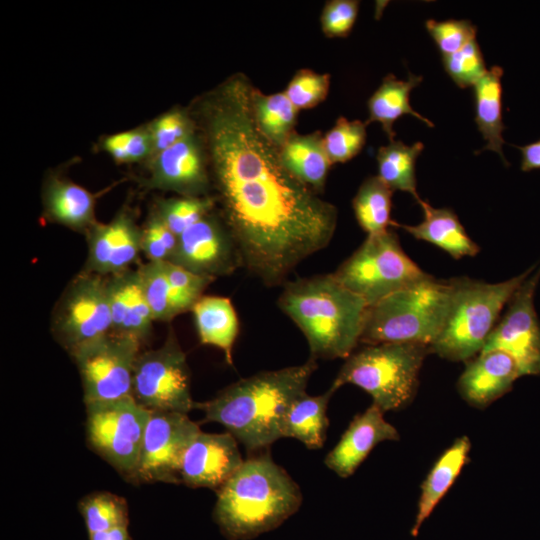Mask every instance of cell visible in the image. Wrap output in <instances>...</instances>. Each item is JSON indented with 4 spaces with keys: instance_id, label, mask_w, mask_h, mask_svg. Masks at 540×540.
<instances>
[{
    "instance_id": "obj_30",
    "label": "cell",
    "mask_w": 540,
    "mask_h": 540,
    "mask_svg": "<svg viewBox=\"0 0 540 540\" xmlns=\"http://www.w3.org/2000/svg\"><path fill=\"white\" fill-rule=\"evenodd\" d=\"M424 149V144L416 142L406 145L393 140L378 149L376 159L378 177L392 190L408 192L418 202L416 160Z\"/></svg>"
},
{
    "instance_id": "obj_44",
    "label": "cell",
    "mask_w": 540,
    "mask_h": 540,
    "mask_svg": "<svg viewBox=\"0 0 540 540\" xmlns=\"http://www.w3.org/2000/svg\"><path fill=\"white\" fill-rule=\"evenodd\" d=\"M359 2L356 0L328 1L321 13V27L328 37L347 36L356 21Z\"/></svg>"
},
{
    "instance_id": "obj_32",
    "label": "cell",
    "mask_w": 540,
    "mask_h": 540,
    "mask_svg": "<svg viewBox=\"0 0 540 540\" xmlns=\"http://www.w3.org/2000/svg\"><path fill=\"white\" fill-rule=\"evenodd\" d=\"M393 191L378 177L371 176L360 185L352 206L359 226L373 235L391 226Z\"/></svg>"
},
{
    "instance_id": "obj_1",
    "label": "cell",
    "mask_w": 540,
    "mask_h": 540,
    "mask_svg": "<svg viewBox=\"0 0 540 540\" xmlns=\"http://www.w3.org/2000/svg\"><path fill=\"white\" fill-rule=\"evenodd\" d=\"M253 89L236 73L200 101L198 116L213 197L242 267L275 287L329 245L338 212L283 165L256 123Z\"/></svg>"
},
{
    "instance_id": "obj_19",
    "label": "cell",
    "mask_w": 540,
    "mask_h": 540,
    "mask_svg": "<svg viewBox=\"0 0 540 540\" xmlns=\"http://www.w3.org/2000/svg\"><path fill=\"white\" fill-rule=\"evenodd\" d=\"M397 429L384 418V412L372 403L357 414L328 452L324 464L341 478L350 477L376 445L383 441H397Z\"/></svg>"
},
{
    "instance_id": "obj_34",
    "label": "cell",
    "mask_w": 540,
    "mask_h": 540,
    "mask_svg": "<svg viewBox=\"0 0 540 540\" xmlns=\"http://www.w3.org/2000/svg\"><path fill=\"white\" fill-rule=\"evenodd\" d=\"M215 206L216 200L213 196H179L160 200L154 211L178 237L212 212Z\"/></svg>"
},
{
    "instance_id": "obj_39",
    "label": "cell",
    "mask_w": 540,
    "mask_h": 540,
    "mask_svg": "<svg viewBox=\"0 0 540 540\" xmlns=\"http://www.w3.org/2000/svg\"><path fill=\"white\" fill-rule=\"evenodd\" d=\"M330 87V75L300 69L292 77L284 93L298 109H309L325 100Z\"/></svg>"
},
{
    "instance_id": "obj_14",
    "label": "cell",
    "mask_w": 540,
    "mask_h": 540,
    "mask_svg": "<svg viewBox=\"0 0 540 540\" xmlns=\"http://www.w3.org/2000/svg\"><path fill=\"white\" fill-rule=\"evenodd\" d=\"M201 431L188 414L151 411L140 457L132 480L180 483V466L185 450Z\"/></svg>"
},
{
    "instance_id": "obj_9",
    "label": "cell",
    "mask_w": 540,
    "mask_h": 540,
    "mask_svg": "<svg viewBox=\"0 0 540 540\" xmlns=\"http://www.w3.org/2000/svg\"><path fill=\"white\" fill-rule=\"evenodd\" d=\"M107 277L81 270L65 287L51 315V333L72 355L111 333Z\"/></svg>"
},
{
    "instance_id": "obj_18",
    "label": "cell",
    "mask_w": 540,
    "mask_h": 540,
    "mask_svg": "<svg viewBox=\"0 0 540 540\" xmlns=\"http://www.w3.org/2000/svg\"><path fill=\"white\" fill-rule=\"evenodd\" d=\"M238 441L229 432L202 430L191 441L180 466V483L192 488L217 491L241 466Z\"/></svg>"
},
{
    "instance_id": "obj_20",
    "label": "cell",
    "mask_w": 540,
    "mask_h": 540,
    "mask_svg": "<svg viewBox=\"0 0 540 540\" xmlns=\"http://www.w3.org/2000/svg\"><path fill=\"white\" fill-rule=\"evenodd\" d=\"M522 376L516 361L501 350L482 351L469 360L457 388L462 398L476 408H485L508 392Z\"/></svg>"
},
{
    "instance_id": "obj_17",
    "label": "cell",
    "mask_w": 540,
    "mask_h": 540,
    "mask_svg": "<svg viewBox=\"0 0 540 540\" xmlns=\"http://www.w3.org/2000/svg\"><path fill=\"white\" fill-rule=\"evenodd\" d=\"M142 229L128 210L108 223L96 222L86 233L87 258L83 271L109 277L128 269L141 252Z\"/></svg>"
},
{
    "instance_id": "obj_21",
    "label": "cell",
    "mask_w": 540,
    "mask_h": 540,
    "mask_svg": "<svg viewBox=\"0 0 540 540\" xmlns=\"http://www.w3.org/2000/svg\"><path fill=\"white\" fill-rule=\"evenodd\" d=\"M111 332L145 341L152 330V312L137 269L107 277Z\"/></svg>"
},
{
    "instance_id": "obj_38",
    "label": "cell",
    "mask_w": 540,
    "mask_h": 540,
    "mask_svg": "<svg viewBox=\"0 0 540 540\" xmlns=\"http://www.w3.org/2000/svg\"><path fill=\"white\" fill-rule=\"evenodd\" d=\"M442 63L446 73L460 88L474 87L487 72L476 40L453 54L442 56Z\"/></svg>"
},
{
    "instance_id": "obj_16",
    "label": "cell",
    "mask_w": 540,
    "mask_h": 540,
    "mask_svg": "<svg viewBox=\"0 0 540 540\" xmlns=\"http://www.w3.org/2000/svg\"><path fill=\"white\" fill-rule=\"evenodd\" d=\"M146 186L173 191L180 196H210L208 159L204 145L194 132L156 155Z\"/></svg>"
},
{
    "instance_id": "obj_10",
    "label": "cell",
    "mask_w": 540,
    "mask_h": 540,
    "mask_svg": "<svg viewBox=\"0 0 540 540\" xmlns=\"http://www.w3.org/2000/svg\"><path fill=\"white\" fill-rule=\"evenodd\" d=\"M132 396L151 411L188 414L194 409L186 354L172 329L159 348L138 355Z\"/></svg>"
},
{
    "instance_id": "obj_5",
    "label": "cell",
    "mask_w": 540,
    "mask_h": 540,
    "mask_svg": "<svg viewBox=\"0 0 540 540\" xmlns=\"http://www.w3.org/2000/svg\"><path fill=\"white\" fill-rule=\"evenodd\" d=\"M454 290V278L438 280L429 275L391 294L369 307L360 343L430 347L445 325Z\"/></svg>"
},
{
    "instance_id": "obj_13",
    "label": "cell",
    "mask_w": 540,
    "mask_h": 540,
    "mask_svg": "<svg viewBox=\"0 0 540 540\" xmlns=\"http://www.w3.org/2000/svg\"><path fill=\"white\" fill-rule=\"evenodd\" d=\"M539 280L537 264L509 299L482 350L506 352L516 361L522 376L540 375V321L534 306Z\"/></svg>"
},
{
    "instance_id": "obj_36",
    "label": "cell",
    "mask_w": 540,
    "mask_h": 540,
    "mask_svg": "<svg viewBox=\"0 0 540 540\" xmlns=\"http://www.w3.org/2000/svg\"><path fill=\"white\" fill-rule=\"evenodd\" d=\"M366 123L339 117L323 142L332 164L344 163L360 153L366 143Z\"/></svg>"
},
{
    "instance_id": "obj_37",
    "label": "cell",
    "mask_w": 540,
    "mask_h": 540,
    "mask_svg": "<svg viewBox=\"0 0 540 540\" xmlns=\"http://www.w3.org/2000/svg\"><path fill=\"white\" fill-rule=\"evenodd\" d=\"M175 315L191 311L214 279L194 274L171 262H164Z\"/></svg>"
},
{
    "instance_id": "obj_23",
    "label": "cell",
    "mask_w": 540,
    "mask_h": 540,
    "mask_svg": "<svg viewBox=\"0 0 540 540\" xmlns=\"http://www.w3.org/2000/svg\"><path fill=\"white\" fill-rule=\"evenodd\" d=\"M42 199L44 215L50 222L84 234L97 222L94 195L70 180L50 177Z\"/></svg>"
},
{
    "instance_id": "obj_41",
    "label": "cell",
    "mask_w": 540,
    "mask_h": 540,
    "mask_svg": "<svg viewBox=\"0 0 540 540\" xmlns=\"http://www.w3.org/2000/svg\"><path fill=\"white\" fill-rule=\"evenodd\" d=\"M141 252L150 262L170 261L178 237L153 211L141 227Z\"/></svg>"
},
{
    "instance_id": "obj_11",
    "label": "cell",
    "mask_w": 540,
    "mask_h": 540,
    "mask_svg": "<svg viewBox=\"0 0 540 540\" xmlns=\"http://www.w3.org/2000/svg\"><path fill=\"white\" fill-rule=\"evenodd\" d=\"M86 411L87 439L91 447L131 479L138 465L151 410L131 396L86 404Z\"/></svg>"
},
{
    "instance_id": "obj_40",
    "label": "cell",
    "mask_w": 540,
    "mask_h": 540,
    "mask_svg": "<svg viewBox=\"0 0 540 540\" xmlns=\"http://www.w3.org/2000/svg\"><path fill=\"white\" fill-rule=\"evenodd\" d=\"M425 26L442 56L453 54L476 40L477 28L469 20L429 19Z\"/></svg>"
},
{
    "instance_id": "obj_46",
    "label": "cell",
    "mask_w": 540,
    "mask_h": 540,
    "mask_svg": "<svg viewBox=\"0 0 540 540\" xmlns=\"http://www.w3.org/2000/svg\"><path fill=\"white\" fill-rule=\"evenodd\" d=\"M89 540H132L128 526L117 527L108 531L89 535Z\"/></svg>"
},
{
    "instance_id": "obj_4",
    "label": "cell",
    "mask_w": 540,
    "mask_h": 540,
    "mask_svg": "<svg viewBox=\"0 0 540 540\" xmlns=\"http://www.w3.org/2000/svg\"><path fill=\"white\" fill-rule=\"evenodd\" d=\"M278 307L305 336L311 358H348L360 343L368 304L331 273L287 281Z\"/></svg>"
},
{
    "instance_id": "obj_25",
    "label": "cell",
    "mask_w": 540,
    "mask_h": 540,
    "mask_svg": "<svg viewBox=\"0 0 540 540\" xmlns=\"http://www.w3.org/2000/svg\"><path fill=\"white\" fill-rule=\"evenodd\" d=\"M471 449L467 436L457 438L435 462L421 485L417 513L411 529L416 537L425 520L433 512L464 467Z\"/></svg>"
},
{
    "instance_id": "obj_6",
    "label": "cell",
    "mask_w": 540,
    "mask_h": 540,
    "mask_svg": "<svg viewBox=\"0 0 540 540\" xmlns=\"http://www.w3.org/2000/svg\"><path fill=\"white\" fill-rule=\"evenodd\" d=\"M536 266L498 283L454 278L451 309L441 333L429 347L430 353L456 362L469 361L479 354L509 299Z\"/></svg>"
},
{
    "instance_id": "obj_8",
    "label": "cell",
    "mask_w": 540,
    "mask_h": 540,
    "mask_svg": "<svg viewBox=\"0 0 540 540\" xmlns=\"http://www.w3.org/2000/svg\"><path fill=\"white\" fill-rule=\"evenodd\" d=\"M331 274L369 307L429 276L405 253L391 229L367 235Z\"/></svg>"
},
{
    "instance_id": "obj_43",
    "label": "cell",
    "mask_w": 540,
    "mask_h": 540,
    "mask_svg": "<svg viewBox=\"0 0 540 540\" xmlns=\"http://www.w3.org/2000/svg\"><path fill=\"white\" fill-rule=\"evenodd\" d=\"M103 148L120 163L137 162L153 153L149 131L130 130L108 136Z\"/></svg>"
},
{
    "instance_id": "obj_31",
    "label": "cell",
    "mask_w": 540,
    "mask_h": 540,
    "mask_svg": "<svg viewBox=\"0 0 540 540\" xmlns=\"http://www.w3.org/2000/svg\"><path fill=\"white\" fill-rule=\"evenodd\" d=\"M252 107L256 123L263 135L278 149L295 132L298 109L284 92L263 94L254 87Z\"/></svg>"
},
{
    "instance_id": "obj_28",
    "label": "cell",
    "mask_w": 540,
    "mask_h": 540,
    "mask_svg": "<svg viewBox=\"0 0 540 540\" xmlns=\"http://www.w3.org/2000/svg\"><path fill=\"white\" fill-rule=\"evenodd\" d=\"M422 80V76L411 73L407 80L397 79L393 74L384 77L380 86L368 99L369 115L366 125L371 122L380 123L389 141L395 140L393 125L404 115H411L427 126L433 127L429 119L416 112L410 105V93Z\"/></svg>"
},
{
    "instance_id": "obj_22",
    "label": "cell",
    "mask_w": 540,
    "mask_h": 540,
    "mask_svg": "<svg viewBox=\"0 0 540 540\" xmlns=\"http://www.w3.org/2000/svg\"><path fill=\"white\" fill-rule=\"evenodd\" d=\"M423 211V220L416 225H404L392 221L391 226L400 227L414 238L429 242L454 259L472 257L480 247L467 234L458 216L450 208H435L420 199L417 202Z\"/></svg>"
},
{
    "instance_id": "obj_7",
    "label": "cell",
    "mask_w": 540,
    "mask_h": 540,
    "mask_svg": "<svg viewBox=\"0 0 540 540\" xmlns=\"http://www.w3.org/2000/svg\"><path fill=\"white\" fill-rule=\"evenodd\" d=\"M429 347L414 343H381L354 351L340 368L331 387L358 386L384 413L398 411L413 399Z\"/></svg>"
},
{
    "instance_id": "obj_29",
    "label": "cell",
    "mask_w": 540,
    "mask_h": 540,
    "mask_svg": "<svg viewBox=\"0 0 540 540\" xmlns=\"http://www.w3.org/2000/svg\"><path fill=\"white\" fill-rule=\"evenodd\" d=\"M503 69L492 66L474 85L475 122L486 141L482 150L496 152L507 164L503 153L502 84Z\"/></svg>"
},
{
    "instance_id": "obj_24",
    "label": "cell",
    "mask_w": 540,
    "mask_h": 540,
    "mask_svg": "<svg viewBox=\"0 0 540 540\" xmlns=\"http://www.w3.org/2000/svg\"><path fill=\"white\" fill-rule=\"evenodd\" d=\"M191 311L200 343L222 350L226 362L232 366L239 319L231 300L223 296L203 295Z\"/></svg>"
},
{
    "instance_id": "obj_2",
    "label": "cell",
    "mask_w": 540,
    "mask_h": 540,
    "mask_svg": "<svg viewBox=\"0 0 540 540\" xmlns=\"http://www.w3.org/2000/svg\"><path fill=\"white\" fill-rule=\"evenodd\" d=\"M309 357L300 365L262 371L238 380L213 398L195 402L204 413L203 422L225 427L249 452L267 449L281 439V424L291 403L306 392L317 370Z\"/></svg>"
},
{
    "instance_id": "obj_12",
    "label": "cell",
    "mask_w": 540,
    "mask_h": 540,
    "mask_svg": "<svg viewBox=\"0 0 540 540\" xmlns=\"http://www.w3.org/2000/svg\"><path fill=\"white\" fill-rule=\"evenodd\" d=\"M141 344L134 337L111 332L70 355L80 373L85 405L132 396Z\"/></svg>"
},
{
    "instance_id": "obj_35",
    "label": "cell",
    "mask_w": 540,
    "mask_h": 540,
    "mask_svg": "<svg viewBox=\"0 0 540 540\" xmlns=\"http://www.w3.org/2000/svg\"><path fill=\"white\" fill-rule=\"evenodd\" d=\"M137 270L154 321L168 322L174 319L176 315L171 301L164 262L147 261L141 264Z\"/></svg>"
},
{
    "instance_id": "obj_42",
    "label": "cell",
    "mask_w": 540,
    "mask_h": 540,
    "mask_svg": "<svg viewBox=\"0 0 540 540\" xmlns=\"http://www.w3.org/2000/svg\"><path fill=\"white\" fill-rule=\"evenodd\" d=\"M153 154L166 150L194 132L191 118L182 110L167 112L150 125Z\"/></svg>"
},
{
    "instance_id": "obj_33",
    "label": "cell",
    "mask_w": 540,
    "mask_h": 540,
    "mask_svg": "<svg viewBox=\"0 0 540 540\" xmlns=\"http://www.w3.org/2000/svg\"><path fill=\"white\" fill-rule=\"evenodd\" d=\"M88 534L128 526V506L125 499L108 492H97L79 503Z\"/></svg>"
},
{
    "instance_id": "obj_3",
    "label": "cell",
    "mask_w": 540,
    "mask_h": 540,
    "mask_svg": "<svg viewBox=\"0 0 540 540\" xmlns=\"http://www.w3.org/2000/svg\"><path fill=\"white\" fill-rule=\"evenodd\" d=\"M213 520L228 540H251L282 525L302 505V492L269 451L250 455L216 491Z\"/></svg>"
},
{
    "instance_id": "obj_26",
    "label": "cell",
    "mask_w": 540,
    "mask_h": 540,
    "mask_svg": "<svg viewBox=\"0 0 540 540\" xmlns=\"http://www.w3.org/2000/svg\"><path fill=\"white\" fill-rule=\"evenodd\" d=\"M279 154L291 174L315 192H323L332 163L319 131L304 135L295 131L279 148Z\"/></svg>"
},
{
    "instance_id": "obj_27",
    "label": "cell",
    "mask_w": 540,
    "mask_h": 540,
    "mask_svg": "<svg viewBox=\"0 0 540 540\" xmlns=\"http://www.w3.org/2000/svg\"><path fill=\"white\" fill-rule=\"evenodd\" d=\"M336 390L331 386L323 394L298 396L287 409L281 424L282 438H294L306 448L321 449L326 441L329 420L328 403Z\"/></svg>"
},
{
    "instance_id": "obj_15",
    "label": "cell",
    "mask_w": 540,
    "mask_h": 540,
    "mask_svg": "<svg viewBox=\"0 0 540 540\" xmlns=\"http://www.w3.org/2000/svg\"><path fill=\"white\" fill-rule=\"evenodd\" d=\"M168 262L214 280L243 268L233 235L214 210L178 236Z\"/></svg>"
},
{
    "instance_id": "obj_45",
    "label": "cell",
    "mask_w": 540,
    "mask_h": 540,
    "mask_svg": "<svg viewBox=\"0 0 540 540\" xmlns=\"http://www.w3.org/2000/svg\"><path fill=\"white\" fill-rule=\"evenodd\" d=\"M518 149L521 151V170L529 172L534 169H540V139L520 146Z\"/></svg>"
}]
</instances>
